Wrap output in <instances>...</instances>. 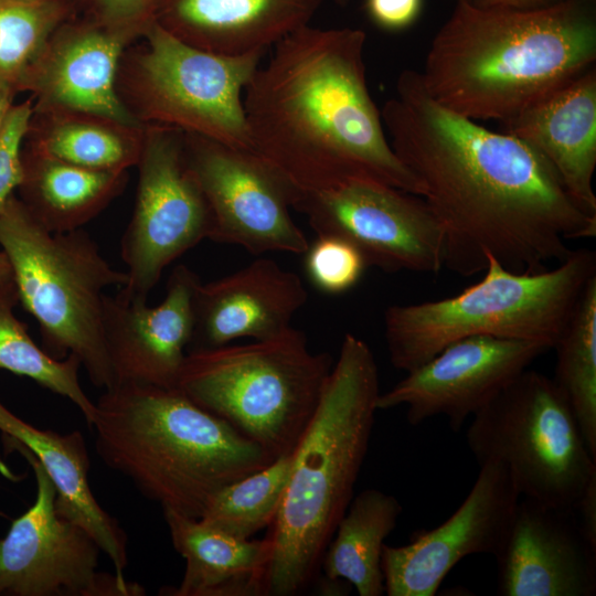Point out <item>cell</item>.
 <instances>
[{
  "label": "cell",
  "mask_w": 596,
  "mask_h": 596,
  "mask_svg": "<svg viewBox=\"0 0 596 596\" xmlns=\"http://www.w3.org/2000/svg\"><path fill=\"white\" fill-rule=\"evenodd\" d=\"M0 432L30 451L41 464L55 491L60 517L85 529L124 577L128 564L127 535L119 522L95 499L89 483V457L81 432L60 434L18 417L0 402Z\"/></svg>",
  "instance_id": "23"
},
{
  "label": "cell",
  "mask_w": 596,
  "mask_h": 596,
  "mask_svg": "<svg viewBox=\"0 0 596 596\" xmlns=\"http://www.w3.org/2000/svg\"><path fill=\"white\" fill-rule=\"evenodd\" d=\"M33 113L30 100L13 105L0 130V210L22 181V145Z\"/></svg>",
  "instance_id": "33"
},
{
  "label": "cell",
  "mask_w": 596,
  "mask_h": 596,
  "mask_svg": "<svg viewBox=\"0 0 596 596\" xmlns=\"http://www.w3.org/2000/svg\"><path fill=\"white\" fill-rule=\"evenodd\" d=\"M18 304L13 280L0 283V370L29 377L40 386L68 398L91 426L96 406L79 383L81 361L74 354L57 360L40 348L29 336L25 324L14 315Z\"/></svg>",
  "instance_id": "29"
},
{
  "label": "cell",
  "mask_w": 596,
  "mask_h": 596,
  "mask_svg": "<svg viewBox=\"0 0 596 596\" xmlns=\"http://www.w3.org/2000/svg\"><path fill=\"white\" fill-rule=\"evenodd\" d=\"M460 507L408 544L384 545L382 571L389 596H434L462 558L499 551L520 494L500 462H487Z\"/></svg>",
  "instance_id": "16"
},
{
  "label": "cell",
  "mask_w": 596,
  "mask_h": 596,
  "mask_svg": "<svg viewBox=\"0 0 596 596\" xmlns=\"http://www.w3.org/2000/svg\"><path fill=\"white\" fill-rule=\"evenodd\" d=\"M131 77L137 118L252 149L244 91L265 52L223 55L190 45L152 21Z\"/></svg>",
  "instance_id": "10"
},
{
  "label": "cell",
  "mask_w": 596,
  "mask_h": 596,
  "mask_svg": "<svg viewBox=\"0 0 596 596\" xmlns=\"http://www.w3.org/2000/svg\"><path fill=\"white\" fill-rule=\"evenodd\" d=\"M424 0H365L364 9L379 29L400 32L411 28L422 14Z\"/></svg>",
  "instance_id": "35"
},
{
  "label": "cell",
  "mask_w": 596,
  "mask_h": 596,
  "mask_svg": "<svg viewBox=\"0 0 596 596\" xmlns=\"http://www.w3.org/2000/svg\"><path fill=\"white\" fill-rule=\"evenodd\" d=\"M184 153L207 203L209 240L254 255H304L305 233L290 215L294 189L252 149L184 134Z\"/></svg>",
  "instance_id": "14"
},
{
  "label": "cell",
  "mask_w": 596,
  "mask_h": 596,
  "mask_svg": "<svg viewBox=\"0 0 596 596\" xmlns=\"http://www.w3.org/2000/svg\"><path fill=\"white\" fill-rule=\"evenodd\" d=\"M12 279V269L4 252L0 249V283Z\"/></svg>",
  "instance_id": "39"
},
{
  "label": "cell",
  "mask_w": 596,
  "mask_h": 596,
  "mask_svg": "<svg viewBox=\"0 0 596 596\" xmlns=\"http://www.w3.org/2000/svg\"><path fill=\"white\" fill-rule=\"evenodd\" d=\"M19 199L50 232L81 230L124 190L127 171L83 168L40 152L22 149Z\"/></svg>",
  "instance_id": "25"
},
{
  "label": "cell",
  "mask_w": 596,
  "mask_h": 596,
  "mask_svg": "<svg viewBox=\"0 0 596 596\" xmlns=\"http://www.w3.org/2000/svg\"><path fill=\"white\" fill-rule=\"evenodd\" d=\"M472 416L466 441L479 466L502 464L520 497L575 508L596 458L552 379L526 369Z\"/></svg>",
  "instance_id": "9"
},
{
  "label": "cell",
  "mask_w": 596,
  "mask_h": 596,
  "mask_svg": "<svg viewBox=\"0 0 596 596\" xmlns=\"http://www.w3.org/2000/svg\"><path fill=\"white\" fill-rule=\"evenodd\" d=\"M333 363L291 327L245 344L189 350L174 387L276 459L302 437Z\"/></svg>",
  "instance_id": "7"
},
{
  "label": "cell",
  "mask_w": 596,
  "mask_h": 596,
  "mask_svg": "<svg viewBox=\"0 0 596 596\" xmlns=\"http://www.w3.org/2000/svg\"><path fill=\"white\" fill-rule=\"evenodd\" d=\"M366 35L306 24L273 46L244 96L251 147L294 193L369 177L422 196L392 150L366 82Z\"/></svg>",
  "instance_id": "2"
},
{
  "label": "cell",
  "mask_w": 596,
  "mask_h": 596,
  "mask_svg": "<svg viewBox=\"0 0 596 596\" xmlns=\"http://www.w3.org/2000/svg\"><path fill=\"white\" fill-rule=\"evenodd\" d=\"M574 511L584 539L596 550V475L586 485Z\"/></svg>",
  "instance_id": "36"
},
{
  "label": "cell",
  "mask_w": 596,
  "mask_h": 596,
  "mask_svg": "<svg viewBox=\"0 0 596 596\" xmlns=\"http://www.w3.org/2000/svg\"><path fill=\"white\" fill-rule=\"evenodd\" d=\"M487 262L482 278L455 296L386 308L384 338L394 368L408 372L471 336L553 349L596 275V254L587 248L573 249L556 266L538 273L512 272L492 256Z\"/></svg>",
  "instance_id": "6"
},
{
  "label": "cell",
  "mask_w": 596,
  "mask_h": 596,
  "mask_svg": "<svg viewBox=\"0 0 596 596\" xmlns=\"http://www.w3.org/2000/svg\"><path fill=\"white\" fill-rule=\"evenodd\" d=\"M566 0H472L480 8L510 10H539L556 6Z\"/></svg>",
  "instance_id": "37"
},
{
  "label": "cell",
  "mask_w": 596,
  "mask_h": 596,
  "mask_svg": "<svg viewBox=\"0 0 596 596\" xmlns=\"http://www.w3.org/2000/svg\"><path fill=\"white\" fill-rule=\"evenodd\" d=\"M380 393L372 350L347 333L318 407L291 453L287 485L267 535L264 596L297 595L315 578L353 498Z\"/></svg>",
  "instance_id": "4"
},
{
  "label": "cell",
  "mask_w": 596,
  "mask_h": 596,
  "mask_svg": "<svg viewBox=\"0 0 596 596\" xmlns=\"http://www.w3.org/2000/svg\"><path fill=\"white\" fill-rule=\"evenodd\" d=\"M307 299L300 277L266 257L213 281H200L189 350L279 336L291 328Z\"/></svg>",
  "instance_id": "20"
},
{
  "label": "cell",
  "mask_w": 596,
  "mask_h": 596,
  "mask_svg": "<svg viewBox=\"0 0 596 596\" xmlns=\"http://www.w3.org/2000/svg\"><path fill=\"white\" fill-rule=\"evenodd\" d=\"M95 406L98 456L163 511L201 519L221 489L274 460L175 387L117 384Z\"/></svg>",
  "instance_id": "5"
},
{
  "label": "cell",
  "mask_w": 596,
  "mask_h": 596,
  "mask_svg": "<svg viewBox=\"0 0 596 596\" xmlns=\"http://www.w3.org/2000/svg\"><path fill=\"white\" fill-rule=\"evenodd\" d=\"M381 117L443 227L450 272L482 273L488 256L512 272H543L572 253L568 242L596 236V216L578 207L535 150L438 104L418 71L398 75Z\"/></svg>",
  "instance_id": "1"
},
{
  "label": "cell",
  "mask_w": 596,
  "mask_h": 596,
  "mask_svg": "<svg viewBox=\"0 0 596 596\" xmlns=\"http://www.w3.org/2000/svg\"><path fill=\"white\" fill-rule=\"evenodd\" d=\"M340 7H345L349 2V0H332Z\"/></svg>",
  "instance_id": "40"
},
{
  "label": "cell",
  "mask_w": 596,
  "mask_h": 596,
  "mask_svg": "<svg viewBox=\"0 0 596 596\" xmlns=\"http://www.w3.org/2000/svg\"><path fill=\"white\" fill-rule=\"evenodd\" d=\"M131 40L93 22L62 24L22 79L36 98L34 113H75L130 127L145 125L120 97L116 77Z\"/></svg>",
  "instance_id": "19"
},
{
  "label": "cell",
  "mask_w": 596,
  "mask_h": 596,
  "mask_svg": "<svg viewBox=\"0 0 596 596\" xmlns=\"http://www.w3.org/2000/svg\"><path fill=\"white\" fill-rule=\"evenodd\" d=\"M174 550L185 570L172 596H264L270 542L238 539L200 519L163 511Z\"/></svg>",
  "instance_id": "24"
},
{
  "label": "cell",
  "mask_w": 596,
  "mask_h": 596,
  "mask_svg": "<svg viewBox=\"0 0 596 596\" xmlns=\"http://www.w3.org/2000/svg\"><path fill=\"white\" fill-rule=\"evenodd\" d=\"M95 23L131 41L142 35L155 19L160 0H86Z\"/></svg>",
  "instance_id": "34"
},
{
  "label": "cell",
  "mask_w": 596,
  "mask_h": 596,
  "mask_svg": "<svg viewBox=\"0 0 596 596\" xmlns=\"http://www.w3.org/2000/svg\"><path fill=\"white\" fill-rule=\"evenodd\" d=\"M67 11L63 0H0L1 82L19 92Z\"/></svg>",
  "instance_id": "31"
},
{
  "label": "cell",
  "mask_w": 596,
  "mask_h": 596,
  "mask_svg": "<svg viewBox=\"0 0 596 596\" xmlns=\"http://www.w3.org/2000/svg\"><path fill=\"white\" fill-rule=\"evenodd\" d=\"M0 247L19 302L38 322L42 349L57 360L74 354L95 386L110 389L103 300L107 288L126 284V273L106 260L84 230L50 232L14 194L0 210Z\"/></svg>",
  "instance_id": "8"
},
{
  "label": "cell",
  "mask_w": 596,
  "mask_h": 596,
  "mask_svg": "<svg viewBox=\"0 0 596 596\" xmlns=\"http://www.w3.org/2000/svg\"><path fill=\"white\" fill-rule=\"evenodd\" d=\"M15 93L13 87L0 81V130L13 107Z\"/></svg>",
  "instance_id": "38"
},
{
  "label": "cell",
  "mask_w": 596,
  "mask_h": 596,
  "mask_svg": "<svg viewBox=\"0 0 596 596\" xmlns=\"http://www.w3.org/2000/svg\"><path fill=\"white\" fill-rule=\"evenodd\" d=\"M3 439L7 449L19 451L33 469L36 494L0 539V595H145L138 583L97 570L99 545L81 525L57 514L55 488L39 460L14 440Z\"/></svg>",
  "instance_id": "13"
},
{
  "label": "cell",
  "mask_w": 596,
  "mask_h": 596,
  "mask_svg": "<svg viewBox=\"0 0 596 596\" xmlns=\"http://www.w3.org/2000/svg\"><path fill=\"white\" fill-rule=\"evenodd\" d=\"M501 124L553 169L578 207L596 216V68L581 73Z\"/></svg>",
  "instance_id": "21"
},
{
  "label": "cell",
  "mask_w": 596,
  "mask_h": 596,
  "mask_svg": "<svg viewBox=\"0 0 596 596\" xmlns=\"http://www.w3.org/2000/svg\"><path fill=\"white\" fill-rule=\"evenodd\" d=\"M291 454L221 489L200 520L238 539L270 526L287 485Z\"/></svg>",
  "instance_id": "30"
},
{
  "label": "cell",
  "mask_w": 596,
  "mask_h": 596,
  "mask_svg": "<svg viewBox=\"0 0 596 596\" xmlns=\"http://www.w3.org/2000/svg\"><path fill=\"white\" fill-rule=\"evenodd\" d=\"M28 141L31 148L60 160L93 170L127 171L137 166L143 127L75 113H34Z\"/></svg>",
  "instance_id": "27"
},
{
  "label": "cell",
  "mask_w": 596,
  "mask_h": 596,
  "mask_svg": "<svg viewBox=\"0 0 596 596\" xmlns=\"http://www.w3.org/2000/svg\"><path fill=\"white\" fill-rule=\"evenodd\" d=\"M137 166L135 207L120 241L127 281L118 289L148 298L172 262L210 237L212 219L187 162L182 131L145 126Z\"/></svg>",
  "instance_id": "11"
},
{
  "label": "cell",
  "mask_w": 596,
  "mask_h": 596,
  "mask_svg": "<svg viewBox=\"0 0 596 596\" xmlns=\"http://www.w3.org/2000/svg\"><path fill=\"white\" fill-rule=\"evenodd\" d=\"M322 0H160L153 21L181 41L223 55L266 52L309 24Z\"/></svg>",
  "instance_id": "22"
},
{
  "label": "cell",
  "mask_w": 596,
  "mask_h": 596,
  "mask_svg": "<svg viewBox=\"0 0 596 596\" xmlns=\"http://www.w3.org/2000/svg\"><path fill=\"white\" fill-rule=\"evenodd\" d=\"M398 500L379 489L352 498L323 553L321 564L329 582L347 583L360 596L385 592L382 571L384 541L402 513Z\"/></svg>",
  "instance_id": "26"
},
{
  "label": "cell",
  "mask_w": 596,
  "mask_h": 596,
  "mask_svg": "<svg viewBox=\"0 0 596 596\" xmlns=\"http://www.w3.org/2000/svg\"><path fill=\"white\" fill-rule=\"evenodd\" d=\"M200 281L190 267L178 265L157 306L120 289L105 295L103 332L114 385L174 387L193 336L194 294Z\"/></svg>",
  "instance_id": "17"
},
{
  "label": "cell",
  "mask_w": 596,
  "mask_h": 596,
  "mask_svg": "<svg viewBox=\"0 0 596 596\" xmlns=\"http://www.w3.org/2000/svg\"><path fill=\"white\" fill-rule=\"evenodd\" d=\"M456 2H459V1H468V2H471L472 0H455Z\"/></svg>",
  "instance_id": "41"
},
{
  "label": "cell",
  "mask_w": 596,
  "mask_h": 596,
  "mask_svg": "<svg viewBox=\"0 0 596 596\" xmlns=\"http://www.w3.org/2000/svg\"><path fill=\"white\" fill-rule=\"evenodd\" d=\"M553 349L556 366L552 380L596 458V275L587 281Z\"/></svg>",
  "instance_id": "28"
},
{
  "label": "cell",
  "mask_w": 596,
  "mask_h": 596,
  "mask_svg": "<svg viewBox=\"0 0 596 596\" xmlns=\"http://www.w3.org/2000/svg\"><path fill=\"white\" fill-rule=\"evenodd\" d=\"M596 0L539 10L459 1L433 38L419 72L441 106L472 120H498L595 66Z\"/></svg>",
  "instance_id": "3"
},
{
  "label": "cell",
  "mask_w": 596,
  "mask_h": 596,
  "mask_svg": "<svg viewBox=\"0 0 596 596\" xmlns=\"http://www.w3.org/2000/svg\"><path fill=\"white\" fill-rule=\"evenodd\" d=\"M551 350L533 341L471 336L455 341L389 391L380 393L377 409L406 406L413 426L439 415L460 430L466 419Z\"/></svg>",
  "instance_id": "15"
},
{
  "label": "cell",
  "mask_w": 596,
  "mask_h": 596,
  "mask_svg": "<svg viewBox=\"0 0 596 596\" xmlns=\"http://www.w3.org/2000/svg\"><path fill=\"white\" fill-rule=\"evenodd\" d=\"M494 557L501 596L596 594V550L584 539L574 509L519 500Z\"/></svg>",
  "instance_id": "18"
},
{
  "label": "cell",
  "mask_w": 596,
  "mask_h": 596,
  "mask_svg": "<svg viewBox=\"0 0 596 596\" xmlns=\"http://www.w3.org/2000/svg\"><path fill=\"white\" fill-rule=\"evenodd\" d=\"M291 207L307 217L317 235L351 242L368 266L424 274L444 267L443 227L419 195L359 177L326 191L295 192Z\"/></svg>",
  "instance_id": "12"
},
{
  "label": "cell",
  "mask_w": 596,
  "mask_h": 596,
  "mask_svg": "<svg viewBox=\"0 0 596 596\" xmlns=\"http://www.w3.org/2000/svg\"><path fill=\"white\" fill-rule=\"evenodd\" d=\"M304 255L309 281L329 295L343 294L353 288L368 267L360 249L337 235H317Z\"/></svg>",
  "instance_id": "32"
}]
</instances>
